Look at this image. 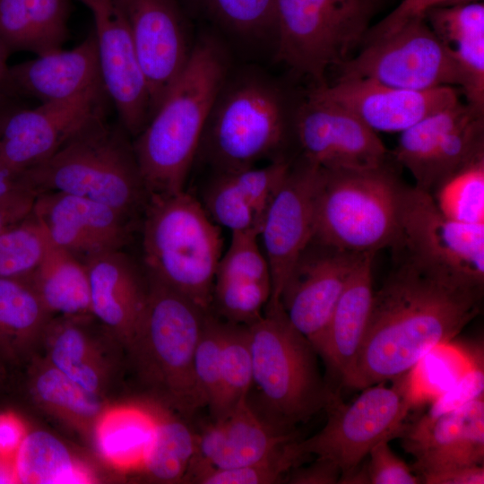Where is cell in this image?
I'll return each instance as SVG.
<instances>
[{"label": "cell", "instance_id": "obj_20", "mask_svg": "<svg viewBox=\"0 0 484 484\" xmlns=\"http://www.w3.org/2000/svg\"><path fill=\"white\" fill-rule=\"evenodd\" d=\"M309 95L345 108L375 132L401 133L460 100L451 86L412 91L363 78H339L334 84L316 86Z\"/></svg>", "mask_w": 484, "mask_h": 484}, {"label": "cell", "instance_id": "obj_43", "mask_svg": "<svg viewBox=\"0 0 484 484\" xmlns=\"http://www.w3.org/2000/svg\"><path fill=\"white\" fill-rule=\"evenodd\" d=\"M32 384L38 399L70 416L91 419L101 411L97 393L84 389L54 366L38 373Z\"/></svg>", "mask_w": 484, "mask_h": 484}, {"label": "cell", "instance_id": "obj_54", "mask_svg": "<svg viewBox=\"0 0 484 484\" xmlns=\"http://www.w3.org/2000/svg\"><path fill=\"white\" fill-rule=\"evenodd\" d=\"M22 189H31L24 172L12 169L0 158V199Z\"/></svg>", "mask_w": 484, "mask_h": 484}, {"label": "cell", "instance_id": "obj_41", "mask_svg": "<svg viewBox=\"0 0 484 484\" xmlns=\"http://www.w3.org/2000/svg\"><path fill=\"white\" fill-rule=\"evenodd\" d=\"M271 292L270 282L215 281L211 312L224 321L250 325L264 315Z\"/></svg>", "mask_w": 484, "mask_h": 484}, {"label": "cell", "instance_id": "obj_57", "mask_svg": "<svg viewBox=\"0 0 484 484\" xmlns=\"http://www.w3.org/2000/svg\"><path fill=\"white\" fill-rule=\"evenodd\" d=\"M19 106L21 105L17 99L0 100V134L8 115Z\"/></svg>", "mask_w": 484, "mask_h": 484}, {"label": "cell", "instance_id": "obj_22", "mask_svg": "<svg viewBox=\"0 0 484 484\" xmlns=\"http://www.w3.org/2000/svg\"><path fill=\"white\" fill-rule=\"evenodd\" d=\"M91 296V312L107 330L126 344L143 315L149 277L143 265L121 250L93 255L83 262Z\"/></svg>", "mask_w": 484, "mask_h": 484}, {"label": "cell", "instance_id": "obj_8", "mask_svg": "<svg viewBox=\"0 0 484 484\" xmlns=\"http://www.w3.org/2000/svg\"><path fill=\"white\" fill-rule=\"evenodd\" d=\"M287 113L278 91L257 79L223 87L205 125L197 155L213 173L231 172L260 160L285 159Z\"/></svg>", "mask_w": 484, "mask_h": 484}, {"label": "cell", "instance_id": "obj_48", "mask_svg": "<svg viewBox=\"0 0 484 484\" xmlns=\"http://www.w3.org/2000/svg\"><path fill=\"white\" fill-rule=\"evenodd\" d=\"M484 371L482 361L473 363L458 380L435 396L424 413L434 417L456 409L472 400L483 397Z\"/></svg>", "mask_w": 484, "mask_h": 484}, {"label": "cell", "instance_id": "obj_24", "mask_svg": "<svg viewBox=\"0 0 484 484\" xmlns=\"http://www.w3.org/2000/svg\"><path fill=\"white\" fill-rule=\"evenodd\" d=\"M9 72L18 99L41 103L65 99L103 83L93 32L72 49L38 56L10 66Z\"/></svg>", "mask_w": 484, "mask_h": 484}, {"label": "cell", "instance_id": "obj_49", "mask_svg": "<svg viewBox=\"0 0 484 484\" xmlns=\"http://www.w3.org/2000/svg\"><path fill=\"white\" fill-rule=\"evenodd\" d=\"M477 1L480 0H402L387 16L368 30L364 41L391 34L411 20L424 18L431 9Z\"/></svg>", "mask_w": 484, "mask_h": 484}, {"label": "cell", "instance_id": "obj_53", "mask_svg": "<svg viewBox=\"0 0 484 484\" xmlns=\"http://www.w3.org/2000/svg\"><path fill=\"white\" fill-rule=\"evenodd\" d=\"M425 484H483V464L459 467L420 477Z\"/></svg>", "mask_w": 484, "mask_h": 484}, {"label": "cell", "instance_id": "obj_14", "mask_svg": "<svg viewBox=\"0 0 484 484\" xmlns=\"http://www.w3.org/2000/svg\"><path fill=\"white\" fill-rule=\"evenodd\" d=\"M108 95L104 83L73 97L14 108L0 134V158L24 172L51 156L83 125L106 112ZM109 99V98H108Z\"/></svg>", "mask_w": 484, "mask_h": 484}, {"label": "cell", "instance_id": "obj_25", "mask_svg": "<svg viewBox=\"0 0 484 484\" xmlns=\"http://www.w3.org/2000/svg\"><path fill=\"white\" fill-rule=\"evenodd\" d=\"M375 255L366 254L353 271L317 349L327 370L341 383L353 367L369 319Z\"/></svg>", "mask_w": 484, "mask_h": 484}, {"label": "cell", "instance_id": "obj_11", "mask_svg": "<svg viewBox=\"0 0 484 484\" xmlns=\"http://www.w3.org/2000/svg\"><path fill=\"white\" fill-rule=\"evenodd\" d=\"M399 220L409 260L422 270L459 284L483 288L484 224L446 217L430 193L404 186Z\"/></svg>", "mask_w": 484, "mask_h": 484}, {"label": "cell", "instance_id": "obj_28", "mask_svg": "<svg viewBox=\"0 0 484 484\" xmlns=\"http://www.w3.org/2000/svg\"><path fill=\"white\" fill-rule=\"evenodd\" d=\"M23 280L30 284L50 314L92 315L85 264L51 242L40 264Z\"/></svg>", "mask_w": 484, "mask_h": 484}, {"label": "cell", "instance_id": "obj_38", "mask_svg": "<svg viewBox=\"0 0 484 484\" xmlns=\"http://www.w3.org/2000/svg\"><path fill=\"white\" fill-rule=\"evenodd\" d=\"M297 439L287 443L272 454L245 466L214 468L192 461L184 482L197 484L281 483L291 468L301 464L294 446Z\"/></svg>", "mask_w": 484, "mask_h": 484}, {"label": "cell", "instance_id": "obj_35", "mask_svg": "<svg viewBox=\"0 0 484 484\" xmlns=\"http://www.w3.org/2000/svg\"><path fill=\"white\" fill-rule=\"evenodd\" d=\"M220 368L221 401L217 418L212 421L223 419L250 392L253 366L247 325L222 320Z\"/></svg>", "mask_w": 484, "mask_h": 484}, {"label": "cell", "instance_id": "obj_32", "mask_svg": "<svg viewBox=\"0 0 484 484\" xmlns=\"http://www.w3.org/2000/svg\"><path fill=\"white\" fill-rule=\"evenodd\" d=\"M484 156L483 110L469 103L443 134L419 186L431 193L441 182L474 160Z\"/></svg>", "mask_w": 484, "mask_h": 484}, {"label": "cell", "instance_id": "obj_50", "mask_svg": "<svg viewBox=\"0 0 484 484\" xmlns=\"http://www.w3.org/2000/svg\"><path fill=\"white\" fill-rule=\"evenodd\" d=\"M341 471L333 462L321 458L307 466L298 465L291 468L284 477L285 483L290 484H336Z\"/></svg>", "mask_w": 484, "mask_h": 484}, {"label": "cell", "instance_id": "obj_30", "mask_svg": "<svg viewBox=\"0 0 484 484\" xmlns=\"http://www.w3.org/2000/svg\"><path fill=\"white\" fill-rule=\"evenodd\" d=\"M156 427L154 412L139 407L110 410L99 419L97 446L113 466L119 469L142 468Z\"/></svg>", "mask_w": 484, "mask_h": 484}, {"label": "cell", "instance_id": "obj_9", "mask_svg": "<svg viewBox=\"0 0 484 484\" xmlns=\"http://www.w3.org/2000/svg\"><path fill=\"white\" fill-rule=\"evenodd\" d=\"M413 369L392 379L391 385L383 381L362 389L350 402L340 398L334 402L325 410L327 420L322 429L296 440L301 462L312 455L328 460L343 477L359 466L378 442L397 437L420 396Z\"/></svg>", "mask_w": 484, "mask_h": 484}, {"label": "cell", "instance_id": "obj_44", "mask_svg": "<svg viewBox=\"0 0 484 484\" xmlns=\"http://www.w3.org/2000/svg\"><path fill=\"white\" fill-rule=\"evenodd\" d=\"M255 230L231 232V239L219 261L215 281L270 282L268 262ZM272 285V283H271Z\"/></svg>", "mask_w": 484, "mask_h": 484}, {"label": "cell", "instance_id": "obj_10", "mask_svg": "<svg viewBox=\"0 0 484 484\" xmlns=\"http://www.w3.org/2000/svg\"><path fill=\"white\" fill-rule=\"evenodd\" d=\"M377 0H276L277 56L295 72L324 84L364 40Z\"/></svg>", "mask_w": 484, "mask_h": 484}, {"label": "cell", "instance_id": "obj_42", "mask_svg": "<svg viewBox=\"0 0 484 484\" xmlns=\"http://www.w3.org/2000/svg\"><path fill=\"white\" fill-rule=\"evenodd\" d=\"M222 320L208 313L194 356V374L198 391L212 420L219 413L221 393Z\"/></svg>", "mask_w": 484, "mask_h": 484}, {"label": "cell", "instance_id": "obj_5", "mask_svg": "<svg viewBox=\"0 0 484 484\" xmlns=\"http://www.w3.org/2000/svg\"><path fill=\"white\" fill-rule=\"evenodd\" d=\"M141 220L146 272L211 311L215 273L222 255L221 228L198 198L186 190L150 196Z\"/></svg>", "mask_w": 484, "mask_h": 484}, {"label": "cell", "instance_id": "obj_7", "mask_svg": "<svg viewBox=\"0 0 484 484\" xmlns=\"http://www.w3.org/2000/svg\"><path fill=\"white\" fill-rule=\"evenodd\" d=\"M402 185L386 164L321 169L314 202V242L354 254L402 249Z\"/></svg>", "mask_w": 484, "mask_h": 484}, {"label": "cell", "instance_id": "obj_15", "mask_svg": "<svg viewBox=\"0 0 484 484\" xmlns=\"http://www.w3.org/2000/svg\"><path fill=\"white\" fill-rule=\"evenodd\" d=\"M91 12L101 77L121 125L137 136L151 118L150 99L123 0H80Z\"/></svg>", "mask_w": 484, "mask_h": 484}, {"label": "cell", "instance_id": "obj_31", "mask_svg": "<svg viewBox=\"0 0 484 484\" xmlns=\"http://www.w3.org/2000/svg\"><path fill=\"white\" fill-rule=\"evenodd\" d=\"M18 483L81 484L89 483L88 471L77 463L67 447L52 434L37 430L27 433L15 455Z\"/></svg>", "mask_w": 484, "mask_h": 484}, {"label": "cell", "instance_id": "obj_36", "mask_svg": "<svg viewBox=\"0 0 484 484\" xmlns=\"http://www.w3.org/2000/svg\"><path fill=\"white\" fill-rule=\"evenodd\" d=\"M467 107L460 100L427 116L401 132L394 157L413 176L419 186L443 134L456 122Z\"/></svg>", "mask_w": 484, "mask_h": 484}, {"label": "cell", "instance_id": "obj_52", "mask_svg": "<svg viewBox=\"0 0 484 484\" xmlns=\"http://www.w3.org/2000/svg\"><path fill=\"white\" fill-rule=\"evenodd\" d=\"M27 434L22 421L12 412L0 414V455L14 458Z\"/></svg>", "mask_w": 484, "mask_h": 484}, {"label": "cell", "instance_id": "obj_51", "mask_svg": "<svg viewBox=\"0 0 484 484\" xmlns=\"http://www.w3.org/2000/svg\"><path fill=\"white\" fill-rule=\"evenodd\" d=\"M36 196L33 190L22 189L0 199V232L28 217Z\"/></svg>", "mask_w": 484, "mask_h": 484}, {"label": "cell", "instance_id": "obj_27", "mask_svg": "<svg viewBox=\"0 0 484 484\" xmlns=\"http://www.w3.org/2000/svg\"><path fill=\"white\" fill-rule=\"evenodd\" d=\"M69 10V0H0V42L9 54L60 49L68 35Z\"/></svg>", "mask_w": 484, "mask_h": 484}, {"label": "cell", "instance_id": "obj_39", "mask_svg": "<svg viewBox=\"0 0 484 484\" xmlns=\"http://www.w3.org/2000/svg\"><path fill=\"white\" fill-rule=\"evenodd\" d=\"M50 240L31 213L0 232V277L27 279L42 262Z\"/></svg>", "mask_w": 484, "mask_h": 484}, {"label": "cell", "instance_id": "obj_33", "mask_svg": "<svg viewBox=\"0 0 484 484\" xmlns=\"http://www.w3.org/2000/svg\"><path fill=\"white\" fill-rule=\"evenodd\" d=\"M86 316H64L49 320L46 328L50 333L52 366L84 389L99 394L101 373L93 359L90 337L85 330Z\"/></svg>", "mask_w": 484, "mask_h": 484}, {"label": "cell", "instance_id": "obj_56", "mask_svg": "<svg viewBox=\"0 0 484 484\" xmlns=\"http://www.w3.org/2000/svg\"><path fill=\"white\" fill-rule=\"evenodd\" d=\"M0 483H18L14 458L0 455Z\"/></svg>", "mask_w": 484, "mask_h": 484}, {"label": "cell", "instance_id": "obj_23", "mask_svg": "<svg viewBox=\"0 0 484 484\" xmlns=\"http://www.w3.org/2000/svg\"><path fill=\"white\" fill-rule=\"evenodd\" d=\"M297 437L264 421L247 398L223 419L207 424L197 433L193 460L214 468H233L258 462Z\"/></svg>", "mask_w": 484, "mask_h": 484}, {"label": "cell", "instance_id": "obj_17", "mask_svg": "<svg viewBox=\"0 0 484 484\" xmlns=\"http://www.w3.org/2000/svg\"><path fill=\"white\" fill-rule=\"evenodd\" d=\"M302 158L324 169L383 166L387 151L376 133L354 114L308 95L295 117Z\"/></svg>", "mask_w": 484, "mask_h": 484}, {"label": "cell", "instance_id": "obj_16", "mask_svg": "<svg viewBox=\"0 0 484 484\" xmlns=\"http://www.w3.org/2000/svg\"><path fill=\"white\" fill-rule=\"evenodd\" d=\"M365 255L311 241L289 275L280 302L291 324L316 350L349 279Z\"/></svg>", "mask_w": 484, "mask_h": 484}, {"label": "cell", "instance_id": "obj_13", "mask_svg": "<svg viewBox=\"0 0 484 484\" xmlns=\"http://www.w3.org/2000/svg\"><path fill=\"white\" fill-rule=\"evenodd\" d=\"M321 169L302 157L291 162L264 212L259 238L272 283L265 308L281 305L288 277L312 240L315 194Z\"/></svg>", "mask_w": 484, "mask_h": 484}, {"label": "cell", "instance_id": "obj_1", "mask_svg": "<svg viewBox=\"0 0 484 484\" xmlns=\"http://www.w3.org/2000/svg\"><path fill=\"white\" fill-rule=\"evenodd\" d=\"M483 288L450 281L409 259L374 290L367 325L341 385L390 381L449 343L480 313Z\"/></svg>", "mask_w": 484, "mask_h": 484}, {"label": "cell", "instance_id": "obj_55", "mask_svg": "<svg viewBox=\"0 0 484 484\" xmlns=\"http://www.w3.org/2000/svg\"><path fill=\"white\" fill-rule=\"evenodd\" d=\"M9 55V52L0 42V100H20V99L16 97L11 83L10 66L7 65Z\"/></svg>", "mask_w": 484, "mask_h": 484}, {"label": "cell", "instance_id": "obj_29", "mask_svg": "<svg viewBox=\"0 0 484 484\" xmlns=\"http://www.w3.org/2000/svg\"><path fill=\"white\" fill-rule=\"evenodd\" d=\"M50 315L26 280L0 277V359L19 360Z\"/></svg>", "mask_w": 484, "mask_h": 484}, {"label": "cell", "instance_id": "obj_26", "mask_svg": "<svg viewBox=\"0 0 484 484\" xmlns=\"http://www.w3.org/2000/svg\"><path fill=\"white\" fill-rule=\"evenodd\" d=\"M424 18L452 55L463 77L468 103L484 108V4L480 1L437 7Z\"/></svg>", "mask_w": 484, "mask_h": 484}, {"label": "cell", "instance_id": "obj_47", "mask_svg": "<svg viewBox=\"0 0 484 484\" xmlns=\"http://www.w3.org/2000/svg\"><path fill=\"white\" fill-rule=\"evenodd\" d=\"M219 16L244 34L264 32L274 27L276 0H212Z\"/></svg>", "mask_w": 484, "mask_h": 484}, {"label": "cell", "instance_id": "obj_18", "mask_svg": "<svg viewBox=\"0 0 484 484\" xmlns=\"http://www.w3.org/2000/svg\"><path fill=\"white\" fill-rule=\"evenodd\" d=\"M32 214L50 242L82 263L130 242L135 220L99 202L62 192L37 194Z\"/></svg>", "mask_w": 484, "mask_h": 484}, {"label": "cell", "instance_id": "obj_45", "mask_svg": "<svg viewBox=\"0 0 484 484\" xmlns=\"http://www.w3.org/2000/svg\"><path fill=\"white\" fill-rule=\"evenodd\" d=\"M390 439H383L372 447L368 460L346 476L339 484H419L421 480L411 466L397 456L389 445Z\"/></svg>", "mask_w": 484, "mask_h": 484}, {"label": "cell", "instance_id": "obj_12", "mask_svg": "<svg viewBox=\"0 0 484 484\" xmlns=\"http://www.w3.org/2000/svg\"><path fill=\"white\" fill-rule=\"evenodd\" d=\"M340 79L363 78L405 90L463 86L461 69L425 18L365 42L360 53L340 65Z\"/></svg>", "mask_w": 484, "mask_h": 484}, {"label": "cell", "instance_id": "obj_6", "mask_svg": "<svg viewBox=\"0 0 484 484\" xmlns=\"http://www.w3.org/2000/svg\"><path fill=\"white\" fill-rule=\"evenodd\" d=\"M147 274V304L127 345L140 377L160 402L191 417L205 407L194 378V356L210 311Z\"/></svg>", "mask_w": 484, "mask_h": 484}, {"label": "cell", "instance_id": "obj_40", "mask_svg": "<svg viewBox=\"0 0 484 484\" xmlns=\"http://www.w3.org/2000/svg\"><path fill=\"white\" fill-rule=\"evenodd\" d=\"M210 218L231 232L255 230L263 219L240 191L229 172L213 173L202 188L200 199Z\"/></svg>", "mask_w": 484, "mask_h": 484}, {"label": "cell", "instance_id": "obj_19", "mask_svg": "<svg viewBox=\"0 0 484 484\" xmlns=\"http://www.w3.org/2000/svg\"><path fill=\"white\" fill-rule=\"evenodd\" d=\"M397 437L412 455L413 471L426 474L484 462V396L430 417L404 423Z\"/></svg>", "mask_w": 484, "mask_h": 484}, {"label": "cell", "instance_id": "obj_2", "mask_svg": "<svg viewBox=\"0 0 484 484\" xmlns=\"http://www.w3.org/2000/svg\"><path fill=\"white\" fill-rule=\"evenodd\" d=\"M220 48L203 39L190 52L182 73L133 143L149 197L185 190L200 141L224 86Z\"/></svg>", "mask_w": 484, "mask_h": 484}, {"label": "cell", "instance_id": "obj_3", "mask_svg": "<svg viewBox=\"0 0 484 484\" xmlns=\"http://www.w3.org/2000/svg\"><path fill=\"white\" fill-rule=\"evenodd\" d=\"M253 383L247 402L268 424L294 432L340 397L323 377L314 345L288 319L281 304L247 325Z\"/></svg>", "mask_w": 484, "mask_h": 484}, {"label": "cell", "instance_id": "obj_21", "mask_svg": "<svg viewBox=\"0 0 484 484\" xmlns=\"http://www.w3.org/2000/svg\"><path fill=\"white\" fill-rule=\"evenodd\" d=\"M123 4L147 86L151 117L185 68L191 51L172 0H123Z\"/></svg>", "mask_w": 484, "mask_h": 484}, {"label": "cell", "instance_id": "obj_34", "mask_svg": "<svg viewBox=\"0 0 484 484\" xmlns=\"http://www.w3.org/2000/svg\"><path fill=\"white\" fill-rule=\"evenodd\" d=\"M156 427L143 469L155 480L184 482L197 449V433L181 418L154 412Z\"/></svg>", "mask_w": 484, "mask_h": 484}, {"label": "cell", "instance_id": "obj_37", "mask_svg": "<svg viewBox=\"0 0 484 484\" xmlns=\"http://www.w3.org/2000/svg\"><path fill=\"white\" fill-rule=\"evenodd\" d=\"M430 194L449 219L464 224H484V156L452 174Z\"/></svg>", "mask_w": 484, "mask_h": 484}, {"label": "cell", "instance_id": "obj_46", "mask_svg": "<svg viewBox=\"0 0 484 484\" xmlns=\"http://www.w3.org/2000/svg\"><path fill=\"white\" fill-rule=\"evenodd\" d=\"M291 161L281 159L264 167H250L229 172L255 212L264 219V212Z\"/></svg>", "mask_w": 484, "mask_h": 484}, {"label": "cell", "instance_id": "obj_4", "mask_svg": "<svg viewBox=\"0 0 484 484\" xmlns=\"http://www.w3.org/2000/svg\"><path fill=\"white\" fill-rule=\"evenodd\" d=\"M105 113L89 120L51 156L24 171L37 194L62 192L107 204L134 220L149 201L133 143Z\"/></svg>", "mask_w": 484, "mask_h": 484}]
</instances>
